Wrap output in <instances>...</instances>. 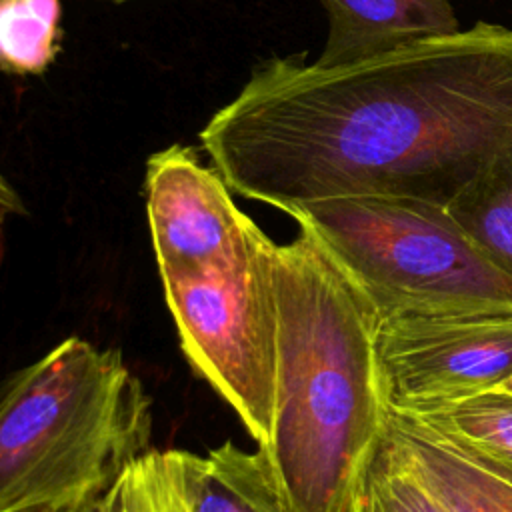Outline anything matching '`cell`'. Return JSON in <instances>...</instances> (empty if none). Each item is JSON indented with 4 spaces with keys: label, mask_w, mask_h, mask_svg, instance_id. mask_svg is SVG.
<instances>
[{
    "label": "cell",
    "mask_w": 512,
    "mask_h": 512,
    "mask_svg": "<svg viewBox=\"0 0 512 512\" xmlns=\"http://www.w3.org/2000/svg\"><path fill=\"white\" fill-rule=\"evenodd\" d=\"M276 242L264 236L238 262L162 282L188 364L266 444L278 368Z\"/></svg>",
    "instance_id": "5"
},
{
    "label": "cell",
    "mask_w": 512,
    "mask_h": 512,
    "mask_svg": "<svg viewBox=\"0 0 512 512\" xmlns=\"http://www.w3.org/2000/svg\"><path fill=\"white\" fill-rule=\"evenodd\" d=\"M190 512H294L266 454L224 442L200 456L176 450Z\"/></svg>",
    "instance_id": "10"
},
{
    "label": "cell",
    "mask_w": 512,
    "mask_h": 512,
    "mask_svg": "<svg viewBox=\"0 0 512 512\" xmlns=\"http://www.w3.org/2000/svg\"><path fill=\"white\" fill-rule=\"evenodd\" d=\"M108 2H116V4H122V2H130V0H108Z\"/></svg>",
    "instance_id": "18"
},
{
    "label": "cell",
    "mask_w": 512,
    "mask_h": 512,
    "mask_svg": "<svg viewBox=\"0 0 512 512\" xmlns=\"http://www.w3.org/2000/svg\"><path fill=\"white\" fill-rule=\"evenodd\" d=\"M414 416L476 452L512 468V394L492 388L426 408Z\"/></svg>",
    "instance_id": "13"
},
{
    "label": "cell",
    "mask_w": 512,
    "mask_h": 512,
    "mask_svg": "<svg viewBox=\"0 0 512 512\" xmlns=\"http://www.w3.org/2000/svg\"><path fill=\"white\" fill-rule=\"evenodd\" d=\"M328 36L318 64L342 66L460 30L452 0H320Z\"/></svg>",
    "instance_id": "9"
},
{
    "label": "cell",
    "mask_w": 512,
    "mask_h": 512,
    "mask_svg": "<svg viewBox=\"0 0 512 512\" xmlns=\"http://www.w3.org/2000/svg\"><path fill=\"white\" fill-rule=\"evenodd\" d=\"M360 286L378 320L512 310V278L462 230L446 204L408 196H346L288 212Z\"/></svg>",
    "instance_id": "4"
},
{
    "label": "cell",
    "mask_w": 512,
    "mask_h": 512,
    "mask_svg": "<svg viewBox=\"0 0 512 512\" xmlns=\"http://www.w3.org/2000/svg\"><path fill=\"white\" fill-rule=\"evenodd\" d=\"M376 356L390 410L416 414L492 390L512 374V310L378 320Z\"/></svg>",
    "instance_id": "6"
},
{
    "label": "cell",
    "mask_w": 512,
    "mask_h": 512,
    "mask_svg": "<svg viewBox=\"0 0 512 512\" xmlns=\"http://www.w3.org/2000/svg\"><path fill=\"white\" fill-rule=\"evenodd\" d=\"M144 188L160 282L230 266L266 236L234 204L222 174L204 166L190 146L154 152Z\"/></svg>",
    "instance_id": "7"
},
{
    "label": "cell",
    "mask_w": 512,
    "mask_h": 512,
    "mask_svg": "<svg viewBox=\"0 0 512 512\" xmlns=\"http://www.w3.org/2000/svg\"><path fill=\"white\" fill-rule=\"evenodd\" d=\"M350 512H448L426 488L384 430L364 462L352 492Z\"/></svg>",
    "instance_id": "14"
},
{
    "label": "cell",
    "mask_w": 512,
    "mask_h": 512,
    "mask_svg": "<svg viewBox=\"0 0 512 512\" xmlns=\"http://www.w3.org/2000/svg\"><path fill=\"white\" fill-rule=\"evenodd\" d=\"M496 388H500V390H504V392H508V394H512V374L500 384V386H496Z\"/></svg>",
    "instance_id": "17"
},
{
    "label": "cell",
    "mask_w": 512,
    "mask_h": 512,
    "mask_svg": "<svg viewBox=\"0 0 512 512\" xmlns=\"http://www.w3.org/2000/svg\"><path fill=\"white\" fill-rule=\"evenodd\" d=\"M278 368L272 430L258 446L294 512H350L364 462L384 436L378 312L304 226L276 244Z\"/></svg>",
    "instance_id": "2"
},
{
    "label": "cell",
    "mask_w": 512,
    "mask_h": 512,
    "mask_svg": "<svg viewBox=\"0 0 512 512\" xmlns=\"http://www.w3.org/2000/svg\"><path fill=\"white\" fill-rule=\"evenodd\" d=\"M2 392L0 512L100 498L150 452L152 398L118 348L68 336Z\"/></svg>",
    "instance_id": "3"
},
{
    "label": "cell",
    "mask_w": 512,
    "mask_h": 512,
    "mask_svg": "<svg viewBox=\"0 0 512 512\" xmlns=\"http://www.w3.org/2000/svg\"><path fill=\"white\" fill-rule=\"evenodd\" d=\"M60 0H0V66L6 74L48 70L62 50Z\"/></svg>",
    "instance_id": "12"
},
{
    "label": "cell",
    "mask_w": 512,
    "mask_h": 512,
    "mask_svg": "<svg viewBox=\"0 0 512 512\" xmlns=\"http://www.w3.org/2000/svg\"><path fill=\"white\" fill-rule=\"evenodd\" d=\"M232 192L448 204L512 154V28L478 22L342 66L268 58L198 134Z\"/></svg>",
    "instance_id": "1"
},
{
    "label": "cell",
    "mask_w": 512,
    "mask_h": 512,
    "mask_svg": "<svg viewBox=\"0 0 512 512\" xmlns=\"http://www.w3.org/2000/svg\"><path fill=\"white\" fill-rule=\"evenodd\" d=\"M386 432L448 512H512V468L408 412L390 410Z\"/></svg>",
    "instance_id": "8"
},
{
    "label": "cell",
    "mask_w": 512,
    "mask_h": 512,
    "mask_svg": "<svg viewBox=\"0 0 512 512\" xmlns=\"http://www.w3.org/2000/svg\"><path fill=\"white\" fill-rule=\"evenodd\" d=\"M446 208L470 240L512 278V154L470 180Z\"/></svg>",
    "instance_id": "11"
},
{
    "label": "cell",
    "mask_w": 512,
    "mask_h": 512,
    "mask_svg": "<svg viewBox=\"0 0 512 512\" xmlns=\"http://www.w3.org/2000/svg\"><path fill=\"white\" fill-rule=\"evenodd\" d=\"M58 512H102V496H100V498H94V500H88V502H84V504L72 506V508L58 510Z\"/></svg>",
    "instance_id": "16"
},
{
    "label": "cell",
    "mask_w": 512,
    "mask_h": 512,
    "mask_svg": "<svg viewBox=\"0 0 512 512\" xmlns=\"http://www.w3.org/2000/svg\"><path fill=\"white\" fill-rule=\"evenodd\" d=\"M102 512H190L176 450H150L102 496Z\"/></svg>",
    "instance_id": "15"
}]
</instances>
